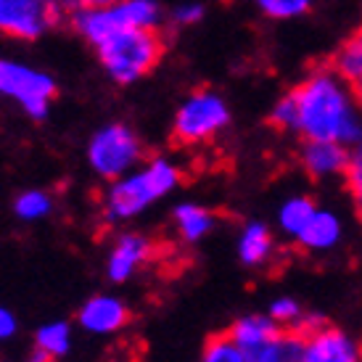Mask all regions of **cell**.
<instances>
[{
	"mask_svg": "<svg viewBox=\"0 0 362 362\" xmlns=\"http://www.w3.org/2000/svg\"><path fill=\"white\" fill-rule=\"evenodd\" d=\"M19 331V320H16V315L8 310V307H0V344L13 339Z\"/></svg>",
	"mask_w": 362,
	"mask_h": 362,
	"instance_id": "484cf974",
	"label": "cell"
},
{
	"mask_svg": "<svg viewBox=\"0 0 362 362\" xmlns=\"http://www.w3.org/2000/svg\"><path fill=\"white\" fill-rule=\"evenodd\" d=\"M331 69L346 82L362 80V30L354 32L352 37L336 51V56L331 61Z\"/></svg>",
	"mask_w": 362,
	"mask_h": 362,
	"instance_id": "ac0fdd59",
	"label": "cell"
},
{
	"mask_svg": "<svg viewBox=\"0 0 362 362\" xmlns=\"http://www.w3.org/2000/svg\"><path fill=\"white\" fill-rule=\"evenodd\" d=\"M352 93H354V98H357V103L362 106V80L352 82Z\"/></svg>",
	"mask_w": 362,
	"mask_h": 362,
	"instance_id": "f1b7e54d",
	"label": "cell"
},
{
	"mask_svg": "<svg viewBox=\"0 0 362 362\" xmlns=\"http://www.w3.org/2000/svg\"><path fill=\"white\" fill-rule=\"evenodd\" d=\"M199 362H249V360H246V354L238 349V344L233 341L228 333H222V336L209 339V344L204 346L202 360Z\"/></svg>",
	"mask_w": 362,
	"mask_h": 362,
	"instance_id": "44dd1931",
	"label": "cell"
},
{
	"mask_svg": "<svg viewBox=\"0 0 362 362\" xmlns=\"http://www.w3.org/2000/svg\"><path fill=\"white\" fill-rule=\"evenodd\" d=\"M315 211H317L315 209V204H312L310 199H302V196H299V199H291V202H286L281 209L283 230L291 233V235H299Z\"/></svg>",
	"mask_w": 362,
	"mask_h": 362,
	"instance_id": "ffe728a7",
	"label": "cell"
},
{
	"mask_svg": "<svg viewBox=\"0 0 362 362\" xmlns=\"http://www.w3.org/2000/svg\"><path fill=\"white\" fill-rule=\"evenodd\" d=\"M299 362H360V349L346 333L315 325L310 333H304Z\"/></svg>",
	"mask_w": 362,
	"mask_h": 362,
	"instance_id": "7c38bea8",
	"label": "cell"
},
{
	"mask_svg": "<svg viewBox=\"0 0 362 362\" xmlns=\"http://www.w3.org/2000/svg\"><path fill=\"white\" fill-rule=\"evenodd\" d=\"M249 362H299L304 333L296 328H278L272 317L249 315L233 322L228 331Z\"/></svg>",
	"mask_w": 362,
	"mask_h": 362,
	"instance_id": "277c9868",
	"label": "cell"
},
{
	"mask_svg": "<svg viewBox=\"0 0 362 362\" xmlns=\"http://www.w3.org/2000/svg\"><path fill=\"white\" fill-rule=\"evenodd\" d=\"M74 21H77V30L98 45L122 30L156 27L159 8L153 0H122L117 6H106V8H82Z\"/></svg>",
	"mask_w": 362,
	"mask_h": 362,
	"instance_id": "8992f818",
	"label": "cell"
},
{
	"mask_svg": "<svg viewBox=\"0 0 362 362\" xmlns=\"http://www.w3.org/2000/svg\"><path fill=\"white\" fill-rule=\"evenodd\" d=\"M130 320V310L122 302L119 296H109V293H95L88 302L82 304L77 312V322L82 331L93 333V336H111L119 333Z\"/></svg>",
	"mask_w": 362,
	"mask_h": 362,
	"instance_id": "30bf717a",
	"label": "cell"
},
{
	"mask_svg": "<svg viewBox=\"0 0 362 362\" xmlns=\"http://www.w3.org/2000/svg\"><path fill=\"white\" fill-rule=\"evenodd\" d=\"M35 349L45 352L53 360L64 357L71 349V325L64 320H51L40 325L35 333Z\"/></svg>",
	"mask_w": 362,
	"mask_h": 362,
	"instance_id": "e0dca14e",
	"label": "cell"
},
{
	"mask_svg": "<svg viewBox=\"0 0 362 362\" xmlns=\"http://www.w3.org/2000/svg\"><path fill=\"white\" fill-rule=\"evenodd\" d=\"M61 6H80L82 0H59Z\"/></svg>",
	"mask_w": 362,
	"mask_h": 362,
	"instance_id": "f546056e",
	"label": "cell"
},
{
	"mask_svg": "<svg viewBox=\"0 0 362 362\" xmlns=\"http://www.w3.org/2000/svg\"><path fill=\"white\" fill-rule=\"evenodd\" d=\"M51 211H53V199L45 191H37V188L19 193L16 202H13V214H16L21 222L45 220Z\"/></svg>",
	"mask_w": 362,
	"mask_h": 362,
	"instance_id": "d6986e66",
	"label": "cell"
},
{
	"mask_svg": "<svg viewBox=\"0 0 362 362\" xmlns=\"http://www.w3.org/2000/svg\"><path fill=\"white\" fill-rule=\"evenodd\" d=\"M296 238L307 249H331L333 243L341 238V225L331 211H315Z\"/></svg>",
	"mask_w": 362,
	"mask_h": 362,
	"instance_id": "9a60e30c",
	"label": "cell"
},
{
	"mask_svg": "<svg viewBox=\"0 0 362 362\" xmlns=\"http://www.w3.org/2000/svg\"><path fill=\"white\" fill-rule=\"evenodd\" d=\"M272 252V238L267 228L259 225V222H252L246 225V230L241 233V241H238V257H241L243 264H262V262L270 257Z\"/></svg>",
	"mask_w": 362,
	"mask_h": 362,
	"instance_id": "2e32d148",
	"label": "cell"
},
{
	"mask_svg": "<svg viewBox=\"0 0 362 362\" xmlns=\"http://www.w3.org/2000/svg\"><path fill=\"white\" fill-rule=\"evenodd\" d=\"M153 243L141 233H122L106 257V275L111 283H127L151 259Z\"/></svg>",
	"mask_w": 362,
	"mask_h": 362,
	"instance_id": "8fae6325",
	"label": "cell"
},
{
	"mask_svg": "<svg viewBox=\"0 0 362 362\" xmlns=\"http://www.w3.org/2000/svg\"><path fill=\"white\" fill-rule=\"evenodd\" d=\"M230 114L220 95L209 90L193 93L188 101L182 103L177 117H175V138L185 146L204 143L214 138L217 132L228 124Z\"/></svg>",
	"mask_w": 362,
	"mask_h": 362,
	"instance_id": "52a82bcc",
	"label": "cell"
},
{
	"mask_svg": "<svg viewBox=\"0 0 362 362\" xmlns=\"http://www.w3.org/2000/svg\"><path fill=\"white\" fill-rule=\"evenodd\" d=\"M122 0H82V8H106V6H117Z\"/></svg>",
	"mask_w": 362,
	"mask_h": 362,
	"instance_id": "83f0119b",
	"label": "cell"
},
{
	"mask_svg": "<svg viewBox=\"0 0 362 362\" xmlns=\"http://www.w3.org/2000/svg\"><path fill=\"white\" fill-rule=\"evenodd\" d=\"M344 82L333 69H320L291 90L296 132L307 141H336L346 146L362 138L360 114Z\"/></svg>",
	"mask_w": 362,
	"mask_h": 362,
	"instance_id": "6da1fadb",
	"label": "cell"
},
{
	"mask_svg": "<svg viewBox=\"0 0 362 362\" xmlns=\"http://www.w3.org/2000/svg\"><path fill=\"white\" fill-rule=\"evenodd\" d=\"M180 182L177 167L167 159H151L143 170H132L111 180L103 196L106 222H127L148 209L153 202L164 199Z\"/></svg>",
	"mask_w": 362,
	"mask_h": 362,
	"instance_id": "7a4b0ae2",
	"label": "cell"
},
{
	"mask_svg": "<svg viewBox=\"0 0 362 362\" xmlns=\"http://www.w3.org/2000/svg\"><path fill=\"white\" fill-rule=\"evenodd\" d=\"M98 56L111 77L122 85L141 80L164 56V37L153 27H132L98 42Z\"/></svg>",
	"mask_w": 362,
	"mask_h": 362,
	"instance_id": "3957f363",
	"label": "cell"
},
{
	"mask_svg": "<svg viewBox=\"0 0 362 362\" xmlns=\"http://www.w3.org/2000/svg\"><path fill=\"white\" fill-rule=\"evenodd\" d=\"M270 317L275 322H291L296 325V320H302V310L293 299H278L270 304Z\"/></svg>",
	"mask_w": 362,
	"mask_h": 362,
	"instance_id": "d4e9b609",
	"label": "cell"
},
{
	"mask_svg": "<svg viewBox=\"0 0 362 362\" xmlns=\"http://www.w3.org/2000/svg\"><path fill=\"white\" fill-rule=\"evenodd\" d=\"M349 156L352 153L346 151V146L336 141H307L302 148V164L312 177H328V175L346 172Z\"/></svg>",
	"mask_w": 362,
	"mask_h": 362,
	"instance_id": "4fadbf2b",
	"label": "cell"
},
{
	"mask_svg": "<svg viewBox=\"0 0 362 362\" xmlns=\"http://www.w3.org/2000/svg\"><path fill=\"white\" fill-rule=\"evenodd\" d=\"M346 182H349L352 199H354V204H357V214H360V220H362V138L354 143V151H352V156H349Z\"/></svg>",
	"mask_w": 362,
	"mask_h": 362,
	"instance_id": "603a6c76",
	"label": "cell"
},
{
	"mask_svg": "<svg viewBox=\"0 0 362 362\" xmlns=\"http://www.w3.org/2000/svg\"><path fill=\"white\" fill-rule=\"evenodd\" d=\"M59 0H0V32L21 40H35L59 24Z\"/></svg>",
	"mask_w": 362,
	"mask_h": 362,
	"instance_id": "9c48e42d",
	"label": "cell"
},
{
	"mask_svg": "<svg viewBox=\"0 0 362 362\" xmlns=\"http://www.w3.org/2000/svg\"><path fill=\"white\" fill-rule=\"evenodd\" d=\"M270 122L278 130H296V106H293L291 93H286L281 101L275 103L270 114Z\"/></svg>",
	"mask_w": 362,
	"mask_h": 362,
	"instance_id": "cb8c5ba5",
	"label": "cell"
},
{
	"mask_svg": "<svg viewBox=\"0 0 362 362\" xmlns=\"http://www.w3.org/2000/svg\"><path fill=\"white\" fill-rule=\"evenodd\" d=\"M175 225L180 233L182 241L196 243L202 241L204 235H209L214 228V214L209 209H204L199 204H180L175 209Z\"/></svg>",
	"mask_w": 362,
	"mask_h": 362,
	"instance_id": "5bb4252c",
	"label": "cell"
},
{
	"mask_svg": "<svg viewBox=\"0 0 362 362\" xmlns=\"http://www.w3.org/2000/svg\"><path fill=\"white\" fill-rule=\"evenodd\" d=\"M202 6H182V8H177V13H175V19L182 21V24H193V21L202 19Z\"/></svg>",
	"mask_w": 362,
	"mask_h": 362,
	"instance_id": "4316f807",
	"label": "cell"
},
{
	"mask_svg": "<svg viewBox=\"0 0 362 362\" xmlns=\"http://www.w3.org/2000/svg\"><path fill=\"white\" fill-rule=\"evenodd\" d=\"M0 93L19 101L32 119H42L48 114V103L56 95V82L48 74L27 69L21 64L0 61Z\"/></svg>",
	"mask_w": 362,
	"mask_h": 362,
	"instance_id": "ba28073f",
	"label": "cell"
},
{
	"mask_svg": "<svg viewBox=\"0 0 362 362\" xmlns=\"http://www.w3.org/2000/svg\"><path fill=\"white\" fill-rule=\"evenodd\" d=\"M254 3L270 19H293L312 6V0H254Z\"/></svg>",
	"mask_w": 362,
	"mask_h": 362,
	"instance_id": "7402d4cb",
	"label": "cell"
},
{
	"mask_svg": "<svg viewBox=\"0 0 362 362\" xmlns=\"http://www.w3.org/2000/svg\"><path fill=\"white\" fill-rule=\"evenodd\" d=\"M143 159V146L138 135L124 124H106L90 138L88 161L95 175L103 180H117L122 175L135 170Z\"/></svg>",
	"mask_w": 362,
	"mask_h": 362,
	"instance_id": "5b68a950",
	"label": "cell"
}]
</instances>
